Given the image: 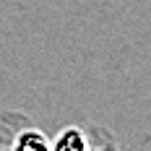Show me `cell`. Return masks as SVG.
Instances as JSON below:
<instances>
[{"mask_svg":"<svg viewBox=\"0 0 151 151\" xmlns=\"http://www.w3.org/2000/svg\"><path fill=\"white\" fill-rule=\"evenodd\" d=\"M11 146L13 149H37V151H47L50 149V141H47L37 128H26V130H21L18 136L11 141Z\"/></svg>","mask_w":151,"mask_h":151,"instance_id":"1","label":"cell"},{"mask_svg":"<svg viewBox=\"0 0 151 151\" xmlns=\"http://www.w3.org/2000/svg\"><path fill=\"white\" fill-rule=\"evenodd\" d=\"M89 143H86V138H83V133L78 130V128H65L60 136L55 138L52 143H50V149H60V151H68V149H86Z\"/></svg>","mask_w":151,"mask_h":151,"instance_id":"2","label":"cell"}]
</instances>
